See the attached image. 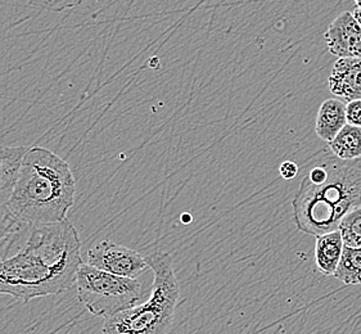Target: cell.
Wrapping results in <instances>:
<instances>
[{
    "label": "cell",
    "instance_id": "1",
    "mask_svg": "<svg viewBox=\"0 0 361 334\" xmlns=\"http://www.w3.org/2000/svg\"><path fill=\"white\" fill-rule=\"evenodd\" d=\"M80 249L78 230L67 218L31 226L23 247L0 261V295L26 304L68 291L82 264Z\"/></svg>",
    "mask_w": 361,
    "mask_h": 334
},
{
    "label": "cell",
    "instance_id": "2",
    "mask_svg": "<svg viewBox=\"0 0 361 334\" xmlns=\"http://www.w3.org/2000/svg\"><path fill=\"white\" fill-rule=\"evenodd\" d=\"M359 207L361 163L336 156L311 167L292 201L297 229L312 237L338 230L342 218Z\"/></svg>",
    "mask_w": 361,
    "mask_h": 334
},
{
    "label": "cell",
    "instance_id": "3",
    "mask_svg": "<svg viewBox=\"0 0 361 334\" xmlns=\"http://www.w3.org/2000/svg\"><path fill=\"white\" fill-rule=\"evenodd\" d=\"M76 182L70 165L43 147L25 153L9 215L26 226L63 221L73 209Z\"/></svg>",
    "mask_w": 361,
    "mask_h": 334
},
{
    "label": "cell",
    "instance_id": "4",
    "mask_svg": "<svg viewBox=\"0 0 361 334\" xmlns=\"http://www.w3.org/2000/svg\"><path fill=\"white\" fill-rule=\"evenodd\" d=\"M147 261L154 274L151 296L104 319L103 334H167L173 327L180 299V284L167 252L148 254Z\"/></svg>",
    "mask_w": 361,
    "mask_h": 334
},
{
    "label": "cell",
    "instance_id": "5",
    "mask_svg": "<svg viewBox=\"0 0 361 334\" xmlns=\"http://www.w3.org/2000/svg\"><path fill=\"white\" fill-rule=\"evenodd\" d=\"M75 285L87 311L104 319L137 306L145 295L137 279L115 276L84 262L78 270Z\"/></svg>",
    "mask_w": 361,
    "mask_h": 334
},
{
    "label": "cell",
    "instance_id": "6",
    "mask_svg": "<svg viewBox=\"0 0 361 334\" xmlns=\"http://www.w3.org/2000/svg\"><path fill=\"white\" fill-rule=\"evenodd\" d=\"M87 264L111 274L133 279L151 270L145 256L109 240H101L87 251Z\"/></svg>",
    "mask_w": 361,
    "mask_h": 334
},
{
    "label": "cell",
    "instance_id": "7",
    "mask_svg": "<svg viewBox=\"0 0 361 334\" xmlns=\"http://www.w3.org/2000/svg\"><path fill=\"white\" fill-rule=\"evenodd\" d=\"M328 51L338 58H361V26L351 12L337 16L325 31Z\"/></svg>",
    "mask_w": 361,
    "mask_h": 334
},
{
    "label": "cell",
    "instance_id": "8",
    "mask_svg": "<svg viewBox=\"0 0 361 334\" xmlns=\"http://www.w3.org/2000/svg\"><path fill=\"white\" fill-rule=\"evenodd\" d=\"M328 87L345 103L361 99V58H338L328 78Z\"/></svg>",
    "mask_w": 361,
    "mask_h": 334
},
{
    "label": "cell",
    "instance_id": "9",
    "mask_svg": "<svg viewBox=\"0 0 361 334\" xmlns=\"http://www.w3.org/2000/svg\"><path fill=\"white\" fill-rule=\"evenodd\" d=\"M27 149L26 147H0V220L9 216V202Z\"/></svg>",
    "mask_w": 361,
    "mask_h": 334
},
{
    "label": "cell",
    "instance_id": "10",
    "mask_svg": "<svg viewBox=\"0 0 361 334\" xmlns=\"http://www.w3.org/2000/svg\"><path fill=\"white\" fill-rule=\"evenodd\" d=\"M347 125L346 103L331 98L322 103L315 120V132L323 142H332L334 137Z\"/></svg>",
    "mask_w": 361,
    "mask_h": 334
},
{
    "label": "cell",
    "instance_id": "11",
    "mask_svg": "<svg viewBox=\"0 0 361 334\" xmlns=\"http://www.w3.org/2000/svg\"><path fill=\"white\" fill-rule=\"evenodd\" d=\"M345 243L340 230L325 233L317 237L315 264L323 276H333L340 265Z\"/></svg>",
    "mask_w": 361,
    "mask_h": 334
},
{
    "label": "cell",
    "instance_id": "12",
    "mask_svg": "<svg viewBox=\"0 0 361 334\" xmlns=\"http://www.w3.org/2000/svg\"><path fill=\"white\" fill-rule=\"evenodd\" d=\"M333 156L343 161H357L361 159V128L347 124L328 143Z\"/></svg>",
    "mask_w": 361,
    "mask_h": 334
},
{
    "label": "cell",
    "instance_id": "13",
    "mask_svg": "<svg viewBox=\"0 0 361 334\" xmlns=\"http://www.w3.org/2000/svg\"><path fill=\"white\" fill-rule=\"evenodd\" d=\"M333 278L345 285L361 284V247H343L340 265L334 271Z\"/></svg>",
    "mask_w": 361,
    "mask_h": 334
},
{
    "label": "cell",
    "instance_id": "14",
    "mask_svg": "<svg viewBox=\"0 0 361 334\" xmlns=\"http://www.w3.org/2000/svg\"><path fill=\"white\" fill-rule=\"evenodd\" d=\"M338 230L345 246L361 247V207L348 212L342 218Z\"/></svg>",
    "mask_w": 361,
    "mask_h": 334
},
{
    "label": "cell",
    "instance_id": "15",
    "mask_svg": "<svg viewBox=\"0 0 361 334\" xmlns=\"http://www.w3.org/2000/svg\"><path fill=\"white\" fill-rule=\"evenodd\" d=\"M25 226L11 215L0 220V261L7 259L11 247L15 245L18 234L25 229Z\"/></svg>",
    "mask_w": 361,
    "mask_h": 334
},
{
    "label": "cell",
    "instance_id": "16",
    "mask_svg": "<svg viewBox=\"0 0 361 334\" xmlns=\"http://www.w3.org/2000/svg\"><path fill=\"white\" fill-rule=\"evenodd\" d=\"M25 4L31 7L51 11V12H61L66 9L78 7L82 0H21Z\"/></svg>",
    "mask_w": 361,
    "mask_h": 334
},
{
    "label": "cell",
    "instance_id": "17",
    "mask_svg": "<svg viewBox=\"0 0 361 334\" xmlns=\"http://www.w3.org/2000/svg\"><path fill=\"white\" fill-rule=\"evenodd\" d=\"M347 124L361 128V99L346 103Z\"/></svg>",
    "mask_w": 361,
    "mask_h": 334
},
{
    "label": "cell",
    "instance_id": "18",
    "mask_svg": "<svg viewBox=\"0 0 361 334\" xmlns=\"http://www.w3.org/2000/svg\"><path fill=\"white\" fill-rule=\"evenodd\" d=\"M298 165L296 162H292V161H284L281 163L279 166V174L282 176L284 180H292L295 179L297 175H298Z\"/></svg>",
    "mask_w": 361,
    "mask_h": 334
},
{
    "label": "cell",
    "instance_id": "19",
    "mask_svg": "<svg viewBox=\"0 0 361 334\" xmlns=\"http://www.w3.org/2000/svg\"><path fill=\"white\" fill-rule=\"evenodd\" d=\"M353 15H354L355 18H356V21L359 22V25L361 26V9L356 8L354 12H353Z\"/></svg>",
    "mask_w": 361,
    "mask_h": 334
},
{
    "label": "cell",
    "instance_id": "20",
    "mask_svg": "<svg viewBox=\"0 0 361 334\" xmlns=\"http://www.w3.org/2000/svg\"><path fill=\"white\" fill-rule=\"evenodd\" d=\"M355 4H356V8L361 9V0H355Z\"/></svg>",
    "mask_w": 361,
    "mask_h": 334
}]
</instances>
